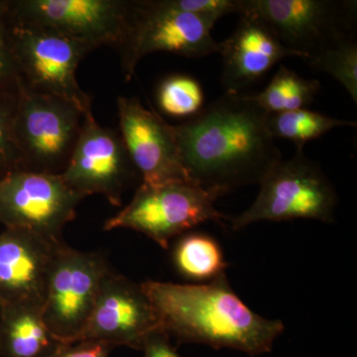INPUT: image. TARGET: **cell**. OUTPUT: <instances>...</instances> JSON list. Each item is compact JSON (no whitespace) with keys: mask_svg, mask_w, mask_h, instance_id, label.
<instances>
[{"mask_svg":"<svg viewBox=\"0 0 357 357\" xmlns=\"http://www.w3.org/2000/svg\"><path fill=\"white\" fill-rule=\"evenodd\" d=\"M259 185L252 206L230 218L232 229L259 222H335L337 192L319 164L307 158L304 150H296L291 159H282Z\"/></svg>","mask_w":357,"mask_h":357,"instance_id":"3","label":"cell"},{"mask_svg":"<svg viewBox=\"0 0 357 357\" xmlns=\"http://www.w3.org/2000/svg\"><path fill=\"white\" fill-rule=\"evenodd\" d=\"M156 98L162 112L177 119L190 117L191 119L204 109V89L189 75L165 77L157 89Z\"/></svg>","mask_w":357,"mask_h":357,"instance_id":"21","label":"cell"},{"mask_svg":"<svg viewBox=\"0 0 357 357\" xmlns=\"http://www.w3.org/2000/svg\"><path fill=\"white\" fill-rule=\"evenodd\" d=\"M158 331H162L158 314L141 284L110 270L103 278L91 316L74 342H100L114 349L128 347L141 351L145 340Z\"/></svg>","mask_w":357,"mask_h":357,"instance_id":"13","label":"cell"},{"mask_svg":"<svg viewBox=\"0 0 357 357\" xmlns=\"http://www.w3.org/2000/svg\"><path fill=\"white\" fill-rule=\"evenodd\" d=\"M222 84L225 93H241L285 58H301L289 50L261 21L241 13L229 39L220 42Z\"/></svg>","mask_w":357,"mask_h":357,"instance_id":"16","label":"cell"},{"mask_svg":"<svg viewBox=\"0 0 357 357\" xmlns=\"http://www.w3.org/2000/svg\"><path fill=\"white\" fill-rule=\"evenodd\" d=\"M141 287L158 314L161 328L177 344H202L258 356L284 332L278 319L253 312L230 287L227 275L203 284L148 280Z\"/></svg>","mask_w":357,"mask_h":357,"instance_id":"2","label":"cell"},{"mask_svg":"<svg viewBox=\"0 0 357 357\" xmlns=\"http://www.w3.org/2000/svg\"><path fill=\"white\" fill-rule=\"evenodd\" d=\"M143 357H182L171 344V338L163 331L152 333L145 340L142 349Z\"/></svg>","mask_w":357,"mask_h":357,"instance_id":"27","label":"cell"},{"mask_svg":"<svg viewBox=\"0 0 357 357\" xmlns=\"http://www.w3.org/2000/svg\"><path fill=\"white\" fill-rule=\"evenodd\" d=\"M114 349L112 345L100 342H79L64 344L48 357H109Z\"/></svg>","mask_w":357,"mask_h":357,"instance_id":"26","label":"cell"},{"mask_svg":"<svg viewBox=\"0 0 357 357\" xmlns=\"http://www.w3.org/2000/svg\"><path fill=\"white\" fill-rule=\"evenodd\" d=\"M1 13L23 86L72 102L84 115L91 112V96L79 86L77 70L93 49L53 30L14 20Z\"/></svg>","mask_w":357,"mask_h":357,"instance_id":"4","label":"cell"},{"mask_svg":"<svg viewBox=\"0 0 357 357\" xmlns=\"http://www.w3.org/2000/svg\"><path fill=\"white\" fill-rule=\"evenodd\" d=\"M121 135L142 183L156 187L171 183L191 182L173 126L137 98H117Z\"/></svg>","mask_w":357,"mask_h":357,"instance_id":"14","label":"cell"},{"mask_svg":"<svg viewBox=\"0 0 357 357\" xmlns=\"http://www.w3.org/2000/svg\"><path fill=\"white\" fill-rule=\"evenodd\" d=\"M356 1L337 0H241L249 13L269 28L289 50L307 58L354 37Z\"/></svg>","mask_w":357,"mask_h":357,"instance_id":"8","label":"cell"},{"mask_svg":"<svg viewBox=\"0 0 357 357\" xmlns=\"http://www.w3.org/2000/svg\"><path fill=\"white\" fill-rule=\"evenodd\" d=\"M172 261L178 274L192 284L217 280L225 276L229 267L217 239L206 232L192 230L176 238Z\"/></svg>","mask_w":357,"mask_h":357,"instance_id":"18","label":"cell"},{"mask_svg":"<svg viewBox=\"0 0 357 357\" xmlns=\"http://www.w3.org/2000/svg\"><path fill=\"white\" fill-rule=\"evenodd\" d=\"M64 344L47 326L41 305L13 303L0 307V356L48 357Z\"/></svg>","mask_w":357,"mask_h":357,"instance_id":"17","label":"cell"},{"mask_svg":"<svg viewBox=\"0 0 357 357\" xmlns=\"http://www.w3.org/2000/svg\"><path fill=\"white\" fill-rule=\"evenodd\" d=\"M21 77L11 51L3 15L0 9V93H18Z\"/></svg>","mask_w":357,"mask_h":357,"instance_id":"25","label":"cell"},{"mask_svg":"<svg viewBox=\"0 0 357 357\" xmlns=\"http://www.w3.org/2000/svg\"><path fill=\"white\" fill-rule=\"evenodd\" d=\"M110 270L105 253L77 250L66 243L59 248L43 304L45 321L59 340L73 344L84 330Z\"/></svg>","mask_w":357,"mask_h":357,"instance_id":"9","label":"cell"},{"mask_svg":"<svg viewBox=\"0 0 357 357\" xmlns=\"http://www.w3.org/2000/svg\"><path fill=\"white\" fill-rule=\"evenodd\" d=\"M167 6L192 14L215 27L223 16L241 13V0H164Z\"/></svg>","mask_w":357,"mask_h":357,"instance_id":"24","label":"cell"},{"mask_svg":"<svg viewBox=\"0 0 357 357\" xmlns=\"http://www.w3.org/2000/svg\"><path fill=\"white\" fill-rule=\"evenodd\" d=\"M20 93H0V180L20 170V154L15 135Z\"/></svg>","mask_w":357,"mask_h":357,"instance_id":"23","label":"cell"},{"mask_svg":"<svg viewBox=\"0 0 357 357\" xmlns=\"http://www.w3.org/2000/svg\"><path fill=\"white\" fill-rule=\"evenodd\" d=\"M312 69L326 73L347 89L357 102V44L351 37L314 54L307 60Z\"/></svg>","mask_w":357,"mask_h":357,"instance_id":"22","label":"cell"},{"mask_svg":"<svg viewBox=\"0 0 357 357\" xmlns=\"http://www.w3.org/2000/svg\"><path fill=\"white\" fill-rule=\"evenodd\" d=\"M319 89L318 79H306L280 66L266 88L253 98L268 114H279L306 109L314 102Z\"/></svg>","mask_w":357,"mask_h":357,"instance_id":"19","label":"cell"},{"mask_svg":"<svg viewBox=\"0 0 357 357\" xmlns=\"http://www.w3.org/2000/svg\"><path fill=\"white\" fill-rule=\"evenodd\" d=\"M268 129L274 139L292 141L297 150H304L305 144L321 137L324 134L342 126H356V121L333 119L326 114L303 109L293 112L270 114Z\"/></svg>","mask_w":357,"mask_h":357,"instance_id":"20","label":"cell"},{"mask_svg":"<svg viewBox=\"0 0 357 357\" xmlns=\"http://www.w3.org/2000/svg\"><path fill=\"white\" fill-rule=\"evenodd\" d=\"M66 184L82 197L100 195L114 206H121L126 190L139 176L121 133L102 128L91 112L84 115L83 128L61 174Z\"/></svg>","mask_w":357,"mask_h":357,"instance_id":"12","label":"cell"},{"mask_svg":"<svg viewBox=\"0 0 357 357\" xmlns=\"http://www.w3.org/2000/svg\"><path fill=\"white\" fill-rule=\"evenodd\" d=\"M128 0H3L9 18L47 28L89 45L116 49L126 30Z\"/></svg>","mask_w":357,"mask_h":357,"instance_id":"11","label":"cell"},{"mask_svg":"<svg viewBox=\"0 0 357 357\" xmlns=\"http://www.w3.org/2000/svg\"><path fill=\"white\" fill-rule=\"evenodd\" d=\"M56 174L15 171L0 180V225L63 241L84 199Z\"/></svg>","mask_w":357,"mask_h":357,"instance_id":"10","label":"cell"},{"mask_svg":"<svg viewBox=\"0 0 357 357\" xmlns=\"http://www.w3.org/2000/svg\"><path fill=\"white\" fill-rule=\"evenodd\" d=\"M217 199L192 182L156 187L140 185L130 203L109 218L103 229L134 230L167 250L173 239L202 223L227 220L215 208Z\"/></svg>","mask_w":357,"mask_h":357,"instance_id":"6","label":"cell"},{"mask_svg":"<svg viewBox=\"0 0 357 357\" xmlns=\"http://www.w3.org/2000/svg\"><path fill=\"white\" fill-rule=\"evenodd\" d=\"M253 96L225 93L196 116L173 126L190 180L215 198L259 185L283 159Z\"/></svg>","mask_w":357,"mask_h":357,"instance_id":"1","label":"cell"},{"mask_svg":"<svg viewBox=\"0 0 357 357\" xmlns=\"http://www.w3.org/2000/svg\"><path fill=\"white\" fill-rule=\"evenodd\" d=\"M84 117L72 102L31 91L21 82L15 119L20 170L56 175L64 172Z\"/></svg>","mask_w":357,"mask_h":357,"instance_id":"7","label":"cell"},{"mask_svg":"<svg viewBox=\"0 0 357 357\" xmlns=\"http://www.w3.org/2000/svg\"><path fill=\"white\" fill-rule=\"evenodd\" d=\"M211 28L192 14L167 6L164 0L131 1L128 24L116 50L122 72L129 82L141 60L149 54L166 52L198 59L218 53L220 42Z\"/></svg>","mask_w":357,"mask_h":357,"instance_id":"5","label":"cell"},{"mask_svg":"<svg viewBox=\"0 0 357 357\" xmlns=\"http://www.w3.org/2000/svg\"><path fill=\"white\" fill-rule=\"evenodd\" d=\"M65 243L25 229L0 232V307L13 303L43 306L52 263Z\"/></svg>","mask_w":357,"mask_h":357,"instance_id":"15","label":"cell"}]
</instances>
